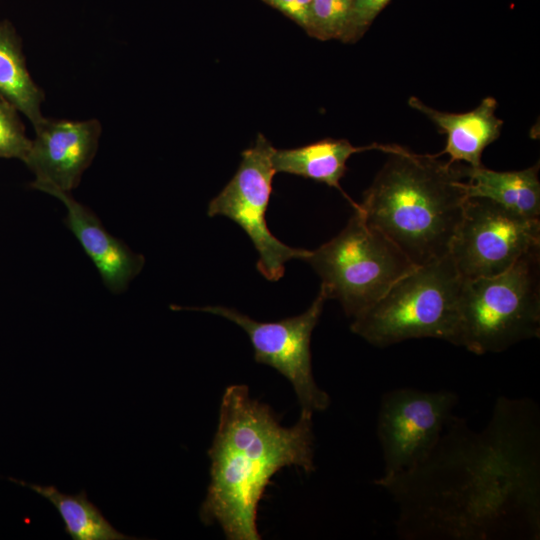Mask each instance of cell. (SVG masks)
Instances as JSON below:
<instances>
[{"label":"cell","instance_id":"13","mask_svg":"<svg viewBox=\"0 0 540 540\" xmlns=\"http://www.w3.org/2000/svg\"><path fill=\"white\" fill-rule=\"evenodd\" d=\"M408 104L447 135L446 145L437 155L448 154L450 162H465L473 168L482 166L484 149L498 139L501 133L503 121L495 114L497 100L490 96L484 98L475 109L465 113L438 111L414 96L408 99Z\"/></svg>","mask_w":540,"mask_h":540},{"label":"cell","instance_id":"14","mask_svg":"<svg viewBox=\"0 0 540 540\" xmlns=\"http://www.w3.org/2000/svg\"><path fill=\"white\" fill-rule=\"evenodd\" d=\"M403 149L398 145L372 143L354 146L346 139H323L293 149H274L272 165L276 173H288L324 183L337 189L354 210L360 205L341 188L340 180L347 170L346 162L351 155L363 151L379 150L387 154Z\"/></svg>","mask_w":540,"mask_h":540},{"label":"cell","instance_id":"3","mask_svg":"<svg viewBox=\"0 0 540 540\" xmlns=\"http://www.w3.org/2000/svg\"><path fill=\"white\" fill-rule=\"evenodd\" d=\"M388 155L359 211L413 265L445 257L469 199L467 165L406 148Z\"/></svg>","mask_w":540,"mask_h":540},{"label":"cell","instance_id":"7","mask_svg":"<svg viewBox=\"0 0 540 540\" xmlns=\"http://www.w3.org/2000/svg\"><path fill=\"white\" fill-rule=\"evenodd\" d=\"M274 149L259 133L255 143L241 153L235 175L210 201L207 210L208 216H226L244 230L259 253L257 269L270 281H278L283 276L288 261H305L310 253L284 244L267 226L265 215L276 173L272 165Z\"/></svg>","mask_w":540,"mask_h":540},{"label":"cell","instance_id":"4","mask_svg":"<svg viewBox=\"0 0 540 540\" xmlns=\"http://www.w3.org/2000/svg\"><path fill=\"white\" fill-rule=\"evenodd\" d=\"M540 336V247L507 271L463 280L452 344L483 355Z\"/></svg>","mask_w":540,"mask_h":540},{"label":"cell","instance_id":"6","mask_svg":"<svg viewBox=\"0 0 540 540\" xmlns=\"http://www.w3.org/2000/svg\"><path fill=\"white\" fill-rule=\"evenodd\" d=\"M305 261L320 276L326 299L338 300L352 318L416 267L391 240L367 224L359 210H354L338 235L310 251Z\"/></svg>","mask_w":540,"mask_h":540},{"label":"cell","instance_id":"20","mask_svg":"<svg viewBox=\"0 0 540 540\" xmlns=\"http://www.w3.org/2000/svg\"><path fill=\"white\" fill-rule=\"evenodd\" d=\"M389 2L390 0H351L347 25L340 41L357 42Z\"/></svg>","mask_w":540,"mask_h":540},{"label":"cell","instance_id":"9","mask_svg":"<svg viewBox=\"0 0 540 540\" xmlns=\"http://www.w3.org/2000/svg\"><path fill=\"white\" fill-rule=\"evenodd\" d=\"M540 247V219L485 198H469L449 256L463 280L492 277Z\"/></svg>","mask_w":540,"mask_h":540},{"label":"cell","instance_id":"11","mask_svg":"<svg viewBox=\"0 0 540 540\" xmlns=\"http://www.w3.org/2000/svg\"><path fill=\"white\" fill-rule=\"evenodd\" d=\"M22 160L35 175L34 189L51 187L71 192L91 164L99 144L101 124L44 118Z\"/></svg>","mask_w":540,"mask_h":540},{"label":"cell","instance_id":"21","mask_svg":"<svg viewBox=\"0 0 540 540\" xmlns=\"http://www.w3.org/2000/svg\"><path fill=\"white\" fill-rule=\"evenodd\" d=\"M297 23L305 31L308 27L312 0H262Z\"/></svg>","mask_w":540,"mask_h":540},{"label":"cell","instance_id":"18","mask_svg":"<svg viewBox=\"0 0 540 540\" xmlns=\"http://www.w3.org/2000/svg\"><path fill=\"white\" fill-rule=\"evenodd\" d=\"M350 6L351 0H312L307 34L321 41L340 40Z\"/></svg>","mask_w":540,"mask_h":540},{"label":"cell","instance_id":"10","mask_svg":"<svg viewBox=\"0 0 540 540\" xmlns=\"http://www.w3.org/2000/svg\"><path fill=\"white\" fill-rule=\"evenodd\" d=\"M326 297L320 290L302 314L275 322H259L224 306L191 308L222 316L248 335L256 362L277 370L292 385L301 410L324 411L330 405L327 392L316 384L312 373L311 336L321 316Z\"/></svg>","mask_w":540,"mask_h":540},{"label":"cell","instance_id":"8","mask_svg":"<svg viewBox=\"0 0 540 540\" xmlns=\"http://www.w3.org/2000/svg\"><path fill=\"white\" fill-rule=\"evenodd\" d=\"M459 402L450 390L396 388L382 395L376 434L382 450L379 483L411 470L438 443Z\"/></svg>","mask_w":540,"mask_h":540},{"label":"cell","instance_id":"16","mask_svg":"<svg viewBox=\"0 0 540 540\" xmlns=\"http://www.w3.org/2000/svg\"><path fill=\"white\" fill-rule=\"evenodd\" d=\"M44 97L27 69L19 36L9 22L0 21V98L36 127L45 118L41 113Z\"/></svg>","mask_w":540,"mask_h":540},{"label":"cell","instance_id":"17","mask_svg":"<svg viewBox=\"0 0 540 540\" xmlns=\"http://www.w3.org/2000/svg\"><path fill=\"white\" fill-rule=\"evenodd\" d=\"M10 480L33 490L53 504L64 522L65 532L73 540L136 539L114 528L98 507L89 501L84 490L69 495L60 492L53 485L31 484L12 478Z\"/></svg>","mask_w":540,"mask_h":540},{"label":"cell","instance_id":"1","mask_svg":"<svg viewBox=\"0 0 540 540\" xmlns=\"http://www.w3.org/2000/svg\"><path fill=\"white\" fill-rule=\"evenodd\" d=\"M397 506L406 540L540 538V413L499 397L482 430L452 416L416 467L376 483Z\"/></svg>","mask_w":540,"mask_h":540},{"label":"cell","instance_id":"15","mask_svg":"<svg viewBox=\"0 0 540 540\" xmlns=\"http://www.w3.org/2000/svg\"><path fill=\"white\" fill-rule=\"evenodd\" d=\"M539 163L518 171H494L467 165L468 198L489 199L519 215L539 219Z\"/></svg>","mask_w":540,"mask_h":540},{"label":"cell","instance_id":"12","mask_svg":"<svg viewBox=\"0 0 540 540\" xmlns=\"http://www.w3.org/2000/svg\"><path fill=\"white\" fill-rule=\"evenodd\" d=\"M60 200L66 209L65 223L114 294L124 292L140 273L145 260L103 226L97 215L75 200L70 192L51 187L38 189Z\"/></svg>","mask_w":540,"mask_h":540},{"label":"cell","instance_id":"2","mask_svg":"<svg viewBox=\"0 0 540 540\" xmlns=\"http://www.w3.org/2000/svg\"><path fill=\"white\" fill-rule=\"evenodd\" d=\"M312 415L301 410L298 421L284 427L246 385L228 386L208 451L211 480L200 508L202 522L219 524L230 540L261 539L258 506L272 476L290 466L315 470Z\"/></svg>","mask_w":540,"mask_h":540},{"label":"cell","instance_id":"5","mask_svg":"<svg viewBox=\"0 0 540 540\" xmlns=\"http://www.w3.org/2000/svg\"><path fill=\"white\" fill-rule=\"evenodd\" d=\"M462 282L449 254L416 266L354 317L350 329L382 348L421 338L452 344Z\"/></svg>","mask_w":540,"mask_h":540},{"label":"cell","instance_id":"19","mask_svg":"<svg viewBox=\"0 0 540 540\" xmlns=\"http://www.w3.org/2000/svg\"><path fill=\"white\" fill-rule=\"evenodd\" d=\"M30 145L18 110L0 98V158L23 160Z\"/></svg>","mask_w":540,"mask_h":540}]
</instances>
